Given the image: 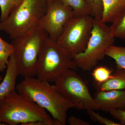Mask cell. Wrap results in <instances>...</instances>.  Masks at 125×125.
Wrapping results in <instances>:
<instances>
[{
    "label": "cell",
    "instance_id": "cell-1",
    "mask_svg": "<svg viewBox=\"0 0 125 125\" xmlns=\"http://www.w3.org/2000/svg\"><path fill=\"white\" fill-rule=\"evenodd\" d=\"M16 90L47 111L53 118L62 125L66 124L69 109L74 108L55 84L52 85L49 82L38 78H24L16 85Z\"/></svg>",
    "mask_w": 125,
    "mask_h": 125
},
{
    "label": "cell",
    "instance_id": "cell-2",
    "mask_svg": "<svg viewBox=\"0 0 125 125\" xmlns=\"http://www.w3.org/2000/svg\"><path fill=\"white\" fill-rule=\"evenodd\" d=\"M36 121L62 125L28 96L16 91L0 101V125H26Z\"/></svg>",
    "mask_w": 125,
    "mask_h": 125
},
{
    "label": "cell",
    "instance_id": "cell-3",
    "mask_svg": "<svg viewBox=\"0 0 125 125\" xmlns=\"http://www.w3.org/2000/svg\"><path fill=\"white\" fill-rule=\"evenodd\" d=\"M48 37L46 31L38 25L13 39L11 44L19 75L24 78L36 76L39 55Z\"/></svg>",
    "mask_w": 125,
    "mask_h": 125
},
{
    "label": "cell",
    "instance_id": "cell-4",
    "mask_svg": "<svg viewBox=\"0 0 125 125\" xmlns=\"http://www.w3.org/2000/svg\"><path fill=\"white\" fill-rule=\"evenodd\" d=\"M78 68L72 56L48 37L39 55L36 75L41 80L55 83L66 71Z\"/></svg>",
    "mask_w": 125,
    "mask_h": 125
},
{
    "label": "cell",
    "instance_id": "cell-5",
    "mask_svg": "<svg viewBox=\"0 0 125 125\" xmlns=\"http://www.w3.org/2000/svg\"><path fill=\"white\" fill-rule=\"evenodd\" d=\"M46 9L47 0H24L6 19L0 21V31L12 39L22 36L39 25Z\"/></svg>",
    "mask_w": 125,
    "mask_h": 125
},
{
    "label": "cell",
    "instance_id": "cell-6",
    "mask_svg": "<svg viewBox=\"0 0 125 125\" xmlns=\"http://www.w3.org/2000/svg\"><path fill=\"white\" fill-rule=\"evenodd\" d=\"M101 18H94L91 36L85 50L72 56L77 67L84 71H90L102 60L106 49L115 42L111 26L102 23Z\"/></svg>",
    "mask_w": 125,
    "mask_h": 125
},
{
    "label": "cell",
    "instance_id": "cell-7",
    "mask_svg": "<svg viewBox=\"0 0 125 125\" xmlns=\"http://www.w3.org/2000/svg\"><path fill=\"white\" fill-rule=\"evenodd\" d=\"M55 85L74 108L99 110L97 104L90 93L88 84L72 69L65 72L55 82Z\"/></svg>",
    "mask_w": 125,
    "mask_h": 125
},
{
    "label": "cell",
    "instance_id": "cell-8",
    "mask_svg": "<svg viewBox=\"0 0 125 125\" xmlns=\"http://www.w3.org/2000/svg\"><path fill=\"white\" fill-rule=\"evenodd\" d=\"M94 22L90 15L74 16L65 25L57 42L72 56L83 52L91 36Z\"/></svg>",
    "mask_w": 125,
    "mask_h": 125
},
{
    "label": "cell",
    "instance_id": "cell-9",
    "mask_svg": "<svg viewBox=\"0 0 125 125\" xmlns=\"http://www.w3.org/2000/svg\"><path fill=\"white\" fill-rule=\"evenodd\" d=\"M74 16L71 7L60 0H47L46 11L39 25L50 39L57 41L65 25Z\"/></svg>",
    "mask_w": 125,
    "mask_h": 125
},
{
    "label": "cell",
    "instance_id": "cell-10",
    "mask_svg": "<svg viewBox=\"0 0 125 125\" xmlns=\"http://www.w3.org/2000/svg\"><path fill=\"white\" fill-rule=\"evenodd\" d=\"M94 99L98 109L109 112L112 109L125 110V91L122 90L108 91L97 90Z\"/></svg>",
    "mask_w": 125,
    "mask_h": 125
},
{
    "label": "cell",
    "instance_id": "cell-11",
    "mask_svg": "<svg viewBox=\"0 0 125 125\" xmlns=\"http://www.w3.org/2000/svg\"><path fill=\"white\" fill-rule=\"evenodd\" d=\"M6 69L4 77L0 82V101L16 90V79L19 74L14 54L9 58Z\"/></svg>",
    "mask_w": 125,
    "mask_h": 125
},
{
    "label": "cell",
    "instance_id": "cell-12",
    "mask_svg": "<svg viewBox=\"0 0 125 125\" xmlns=\"http://www.w3.org/2000/svg\"><path fill=\"white\" fill-rule=\"evenodd\" d=\"M103 11L101 22L112 23L125 10V0H102Z\"/></svg>",
    "mask_w": 125,
    "mask_h": 125
},
{
    "label": "cell",
    "instance_id": "cell-13",
    "mask_svg": "<svg viewBox=\"0 0 125 125\" xmlns=\"http://www.w3.org/2000/svg\"><path fill=\"white\" fill-rule=\"evenodd\" d=\"M93 84L97 90L108 91L125 89V70L117 68L111 77L107 81L99 83L94 82Z\"/></svg>",
    "mask_w": 125,
    "mask_h": 125
},
{
    "label": "cell",
    "instance_id": "cell-14",
    "mask_svg": "<svg viewBox=\"0 0 125 125\" xmlns=\"http://www.w3.org/2000/svg\"><path fill=\"white\" fill-rule=\"evenodd\" d=\"M105 55L115 61L116 67L125 70V47L112 45L106 49Z\"/></svg>",
    "mask_w": 125,
    "mask_h": 125
},
{
    "label": "cell",
    "instance_id": "cell-15",
    "mask_svg": "<svg viewBox=\"0 0 125 125\" xmlns=\"http://www.w3.org/2000/svg\"><path fill=\"white\" fill-rule=\"evenodd\" d=\"M60 0L71 7L75 17L91 15V10L85 0Z\"/></svg>",
    "mask_w": 125,
    "mask_h": 125
},
{
    "label": "cell",
    "instance_id": "cell-16",
    "mask_svg": "<svg viewBox=\"0 0 125 125\" xmlns=\"http://www.w3.org/2000/svg\"><path fill=\"white\" fill-rule=\"evenodd\" d=\"M14 52L13 46L11 43L7 42L0 37V72L6 69L9 58Z\"/></svg>",
    "mask_w": 125,
    "mask_h": 125
},
{
    "label": "cell",
    "instance_id": "cell-17",
    "mask_svg": "<svg viewBox=\"0 0 125 125\" xmlns=\"http://www.w3.org/2000/svg\"><path fill=\"white\" fill-rule=\"evenodd\" d=\"M111 27L115 38L125 39V10L113 22Z\"/></svg>",
    "mask_w": 125,
    "mask_h": 125
},
{
    "label": "cell",
    "instance_id": "cell-18",
    "mask_svg": "<svg viewBox=\"0 0 125 125\" xmlns=\"http://www.w3.org/2000/svg\"><path fill=\"white\" fill-rule=\"evenodd\" d=\"M24 0H0V21L6 19L10 14L19 7Z\"/></svg>",
    "mask_w": 125,
    "mask_h": 125
},
{
    "label": "cell",
    "instance_id": "cell-19",
    "mask_svg": "<svg viewBox=\"0 0 125 125\" xmlns=\"http://www.w3.org/2000/svg\"><path fill=\"white\" fill-rule=\"evenodd\" d=\"M113 70L106 66H98L92 73V75L94 81L99 83H103L111 77Z\"/></svg>",
    "mask_w": 125,
    "mask_h": 125
},
{
    "label": "cell",
    "instance_id": "cell-20",
    "mask_svg": "<svg viewBox=\"0 0 125 125\" xmlns=\"http://www.w3.org/2000/svg\"><path fill=\"white\" fill-rule=\"evenodd\" d=\"M94 18L102 17L103 11L102 0H85Z\"/></svg>",
    "mask_w": 125,
    "mask_h": 125
},
{
    "label": "cell",
    "instance_id": "cell-21",
    "mask_svg": "<svg viewBox=\"0 0 125 125\" xmlns=\"http://www.w3.org/2000/svg\"><path fill=\"white\" fill-rule=\"evenodd\" d=\"M94 110L87 109V113L91 120L94 122H98L100 124L105 125H121L120 123H117L108 118L102 116Z\"/></svg>",
    "mask_w": 125,
    "mask_h": 125
},
{
    "label": "cell",
    "instance_id": "cell-22",
    "mask_svg": "<svg viewBox=\"0 0 125 125\" xmlns=\"http://www.w3.org/2000/svg\"><path fill=\"white\" fill-rule=\"evenodd\" d=\"M109 113L115 119L119 120L121 125H125V110L122 109H112Z\"/></svg>",
    "mask_w": 125,
    "mask_h": 125
},
{
    "label": "cell",
    "instance_id": "cell-23",
    "mask_svg": "<svg viewBox=\"0 0 125 125\" xmlns=\"http://www.w3.org/2000/svg\"><path fill=\"white\" fill-rule=\"evenodd\" d=\"M67 122L70 125H89L90 123L87 122L78 117L72 116L67 120Z\"/></svg>",
    "mask_w": 125,
    "mask_h": 125
},
{
    "label": "cell",
    "instance_id": "cell-24",
    "mask_svg": "<svg viewBox=\"0 0 125 125\" xmlns=\"http://www.w3.org/2000/svg\"><path fill=\"white\" fill-rule=\"evenodd\" d=\"M2 76H1V75H0V82H1V81H2Z\"/></svg>",
    "mask_w": 125,
    "mask_h": 125
}]
</instances>
